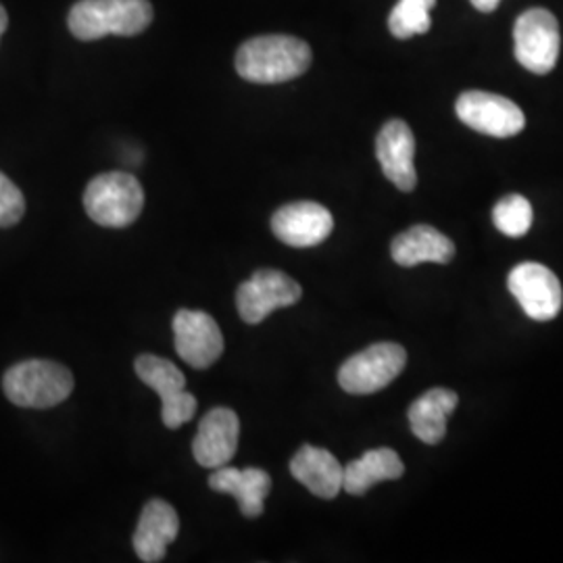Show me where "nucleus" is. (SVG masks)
<instances>
[{
  "label": "nucleus",
  "instance_id": "obj_14",
  "mask_svg": "<svg viewBox=\"0 0 563 563\" xmlns=\"http://www.w3.org/2000/svg\"><path fill=\"white\" fill-rule=\"evenodd\" d=\"M376 157L380 162L384 176L402 192H411L418 186L416 174V139L411 128L402 120L384 123L376 139Z\"/></svg>",
  "mask_w": 563,
  "mask_h": 563
},
{
  "label": "nucleus",
  "instance_id": "obj_17",
  "mask_svg": "<svg viewBox=\"0 0 563 563\" xmlns=\"http://www.w3.org/2000/svg\"><path fill=\"white\" fill-rule=\"evenodd\" d=\"M290 474L320 499H334L342 490V465L320 446L302 444L290 462Z\"/></svg>",
  "mask_w": 563,
  "mask_h": 563
},
{
  "label": "nucleus",
  "instance_id": "obj_21",
  "mask_svg": "<svg viewBox=\"0 0 563 563\" xmlns=\"http://www.w3.org/2000/svg\"><path fill=\"white\" fill-rule=\"evenodd\" d=\"M434 4L437 0H399L388 18L390 34L399 41L426 34L432 27L430 11Z\"/></svg>",
  "mask_w": 563,
  "mask_h": 563
},
{
  "label": "nucleus",
  "instance_id": "obj_20",
  "mask_svg": "<svg viewBox=\"0 0 563 563\" xmlns=\"http://www.w3.org/2000/svg\"><path fill=\"white\" fill-rule=\"evenodd\" d=\"M402 474L405 465L393 449H372L360 460L342 467V490L353 497H362L374 484L399 481Z\"/></svg>",
  "mask_w": 563,
  "mask_h": 563
},
{
  "label": "nucleus",
  "instance_id": "obj_8",
  "mask_svg": "<svg viewBox=\"0 0 563 563\" xmlns=\"http://www.w3.org/2000/svg\"><path fill=\"white\" fill-rule=\"evenodd\" d=\"M302 297L301 284L278 269H260L236 292L242 322L262 323L272 311L292 307Z\"/></svg>",
  "mask_w": 563,
  "mask_h": 563
},
{
  "label": "nucleus",
  "instance_id": "obj_15",
  "mask_svg": "<svg viewBox=\"0 0 563 563\" xmlns=\"http://www.w3.org/2000/svg\"><path fill=\"white\" fill-rule=\"evenodd\" d=\"M180 520L172 505L163 499H151L142 509L134 532V551L141 562L157 563L165 560L167 547L178 539Z\"/></svg>",
  "mask_w": 563,
  "mask_h": 563
},
{
  "label": "nucleus",
  "instance_id": "obj_4",
  "mask_svg": "<svg viewBox=\"0 0 563 563\" xmlns=\"http://www.w3.org/2000/svg\"><path fill=\"white\" fill-rule=\"evenodd\" d=\"M144 207L141 181L125 172L101 174L84 192L88 218L102 228H125L136 222Z\"/></svg>",
  "mask_w": 563,
  "mask_h": 563
},
{
  "label": "nucleus",
  "instance_id": "obj_23",
  "mask_svg": "<svg viewBox=\"0 0 563 563\" xmlns=\"http://www.w3.org/2000/svg\"><path fill=\"white\" fill-rule=\"evenodd\" d=\"M25 213V199L20 188L0 172V228H11Z\"/></svg>",
  "mask_w": 563,
  "mask_h": 563
},
{
  "label": "nucleus",
  "instance_id": "obj_10",
  "mask_svg": "<svg viewBox=\"0 0 563 563\" xmlns=\"http://www.w3.org/2000/svg\"><path fill=\"white\" fill-rule=\"evenodd\" d=\"M509 292L522 305L523 313L534 322H549L562 311L560 278L541 263H520L507 278Z\"/></svg>",
  "mask_w": 563,
  "mask_h": 563
},
{
  "label": "nucleus",
  "instance_id": "obj_7",
  "mask_svg": "<svg viewBox=\"0 0 563 563\" xmlns=\"http://www.w3.org/2000/svg\"><path fill=\"white\" fill-rule=\"evenodd\" d=\"M136 374L162 397L163 423L167 428L176 430L192 420L197 413V399L186 390V378L174 363L146 353L136 360Z\"/></svg>",
  "mask_w": 563,
  "mask_h": 563
},
{
  "label": "nucleus",
  "instance_id": "obj_12",
  "mask_svg": "<svg viewBox=\"0 0 563 563\" xmlns=\"http://www.w3.org/2000/svg\"><path fill=\"white\" fill-rule=\"evenodd\" d=\"M272 230L284 244L309 249L322 244L332 234L334 218L320 202H290L274 213Z\"/></svg>",
  "mask_w": 563,
  "mask_h": 563
},
{
  "label": "nucleus",
  "instance_id": "obj_5",
  "mask_svg": "<svg viewBox=\"0 0 563 563\" xmlns=\"http://www.w3.org/2000/svg\"><path fill=\"white\" fill-rule=\"evenodd\" d=\"M407 351L397 342H378L342 363L339 384L349 395H372L399 378Z\"/></svg>",
  "mask_w": 563,
  "mask_h": 563
},
{
  "label": "nucleus",
  "instance_id": "obj_24",
  "mask_svg": "<svg viewBox=\"0 0 563 563\" xmlns=\"http://www.w3.org/2000/svg\"><path fill=\"white\" fill-rule=\"evenodd\" d=\"M472 4H474V9H478L481 13H493L499 4H501V0H470Z\"/></svg>",
  "mask_w": 563,
  "mask_h": 563
},
{
  "label": "nucleus",
  "instance_id": "obj_11",
  "mask_svg": "<svg viewBox=\"0 0 563 563\" xmlns=\"http://www.w3.org/2000/svg\"><path fill=\"white\" fill-rule=\"evenodd\" d=\"M174 336L181 362L195 369H207L222 357V330L205 311H178L174 318Z\"/></svg>",
  "mask_w": 563,
  "mask_h": 563
},
{
  "label": "nucleus",
  "instance_id": "obj_13",
  "mask_svg": "<svg viewBox=\"0 0 563 563\" xmlns=\"http://www.w3.org/2000/svg\"><path fill=\"white\" fill-rule=\"evenodd\" d=\"M241 437V420L228 407L211 409L201 423L192 443L195 460L207 470L222 467L234 460Z\"/></svg>",
  "mask_w": 563,
  "mask_h": 563
},
{
  "label": "nucleus",
  "instance_id": "obj_19",
  "mask_svg": "<svg viewBox=\"0 0 563 563\" xmlns=\"http://www.w3.org/2000/svg\"><path fill=\"white\" fill-rule=\"evenodd\" d=\"M460 402L457 393L449 388H430L411 402L407 418L411 432L426 444H439L446 434V420Z\"/></svg>",
  "mask_w": 563,
  "mask_h": 563
},
{
  "label": "nucleus",
  "instance_id": "obj_22",
  "mask_svg": "<svg viewBox=\"0 0 563 563\" xmlns=\"http://www.w3.org/2000/svg\"><path fill=\"white\" fill-rule=\"evenodd\" d=\"M532 205L522 195H507L493 209V222L509 239H522L532 228Z\"/></svg>",
  "mask_w": 563,
  "mask_h": 563
},
{
  "label": "nucleus",
  "instance_id": "obj_9",
  "mask_svg": "<svg viewBox=\"0 0 563 563\" xmlns=\"http://www.w3.org/2000/svg\"><path fill=\"white\" fill-rule=\"evenodd\" d=\"M455 113L467 128L493 139H511L526 125L522 109L516 102L483 90L463 92L455 102Z\"/></svg>",
  "mask_w": 563,
  "mask_h": 563
},
{
  "label": "nucleus",
  "instance_id": "obj_18",
  "mask_svg": "<svg viewBox=\"0 0 563 563\" xmlns=\"http://www.w3.org/2000/svg\"><path fill=\"white\" fill-rule=\"evenodd\" d=\"M390 255L401 267H416L420 263H451L455 244L437 228L420 223L401 232L393 244Z\"/></svg>",
  "mask_w": 563,
  "mask_h": 563
},
{
  "label": "nucleus",
  "instance_id": "obj_25",
  "mask_svg": "<svg viewBox=\"0 0 563 563\" xmlns=\"http://www.w3.org/2000/svg\"><path fill=\"white\" fill-rule=\"evenodd\" d=\"M7 25H9V18H7V11H4V7L0 4V38H2V34H4Z\"/></svg>",
  "mask_w": 563,
  "mask_h": 563
},
{
  "label": "nucleus",
  "instance_id": "obj_3",
  "mask_svg": "<svg viewBox=\"0 0 563 563\" xmlns=\"http://www.w3.org/2000/svg\"><path fill=\"white\" fill-rule=\"evenodd\" d=\"M2 388L7 399L20 407L48 409L71 395L74 376L60 363L30 360L7 369Z\"/></svg>",
  "mask_w": 563,
  "mask_h": 563
},
{
  "label": "nucleus",
  "instance_id": "obj_2",
  "mask_svg": "<svg viewBox=\"0 0 563 563\" xmlns=\"http://www.w3.org/2000/svg\"><path fill=\"white\" fill-rule=\"evenodd\" d=\"M153 21L148 0H80L69 11V30L78 41L90 42L115 36H136Z\"/></svg>",
  "mask_w": 563,
  "mask_h": 563
},
{
  "label": "nucleus",
  "instance_id": "obj_16",
  "mask_svg": "<svg viewBox=\"0 0 563 563\" xmlns=\"http://www.w3.org/2000/svg\"><path fill=\"white\" fill-rule=\"evenodd\" d=\"M209 488L216 493H228L236 497L241 514L244 518H260L263 514L265 497L272 490V478L265 470L260 467H216V472L209 476Z\"/></svg>",
  "mask_w": 563,
  "mask_h": 563
},
{
  "label": "nucleus",
  "instance_id": "obj_6",
  "mask_svg": "<svg viewBox=\"0 0 563 563\" xmlns=\"http://www.w3.org/2000/svg\"><path fill=\"white\" fill-rule=\"evenodd\" d=\"M516 59L532 74H551L560 57V23L547 9L523 11L514 27Z\"/></svg>",
  "mask_w": 563,
  "mask_h": 563
},
{
  "label": "nucleus",
  "instance_id": "obj_1",
  "mask_svg": "<svg viewBox=\"0 0 563 563\" xmlns=\"http://www.w3.org/2000/svg\"><path fill=\"white\" fill-rule=\"evenodd\" d=\"M311 65V48L295 36H260L236 53V71L253 84H282L302 76Z\"/></svg>",
  "mask_w": 563,
  "mask_h": 563
}]
</instances>
